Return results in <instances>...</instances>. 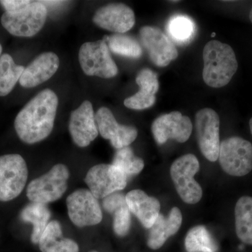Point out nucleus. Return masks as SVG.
<instances>
[{"label":"nucleus","instance_id":"obj_1","mask_svg":"<svg viewBox=\"0 0 252 252\" xmlns=\"http://www.w3.org/2000/svg\"><path fill=\"white\" fill-rule=\"evenodd\" d=\"M58 105L57 94L51 89H45L36 94L15 119V130L18 137L30 144L46 139L54 128Z\"/></svg>","mask_w":252,"mask_h":252},{"label":"nucleus","instance_id":"obj_2","mask_svg":"<svg viewBox=\"0 0 252 252\" xmlns=\"http://www.w3.org/2000/svg\"><path fill=\"white\" fill-rule=\"evenodd\" d=\"M203 80L207 86L221 88L231 81L238 64L231 46L220 41L207 43L203 49Z\"/></svg>","mask_w":252,"mask_h":252},{"label":"nucleus","instance_id":"obj_3","mask_svg":"<svg viewBox=\"0 0 252 252\" xmlns=\"http://www.w3.org/2000/svg\"><path fill=\"white\" fill-rule=\"evenodd\" d=\"M46 17L47 9L42 1H31V4L18 11H5L1 23L12 35L31 37L42 29Z\"/></svg>","mask_w":252,"mask_h":252},{"label":"nucleus","instance_id":"obj_4","mask_svg":"<svg viewBox=\"0 0 252 252\" xmlns=\"http://www.w3.org/2000/svg\"><path fill=\"white\" fill-rule=\"evenodd\" d=\"M69 169L63 164L54 165L45 175L28 186L27 197L32 203L46 204L59 200L67 189Z\"/></svg>","mask_w":252,"mask_h":252},{"label":"nucleus","instance_id":"obj_5","mask_svg":"<svg viewBox=\"0 0 252 252\" xmlns=\"http://www.w3.org/2000/svg\"><path fill=\"white\" fill-rule=\"evenodd\" d=\"M199 170L198 158L190 154L177 158L170 167V175L176 190L186 203H198L203 196L201 187L194 180Z\"/></svg>","mask_w":252,"mask_h":252},{"label":"nucleus","instance_id":"obj_6","mask_svg":"<svg viewBox=\"0 0 252 252\" xmlns=\"http://www.w3.org/2000/svg\"><path fill=\"white\" fill-rule=\"evenodd\" d=\"M219 160L225 173L243 177L252 170V144L240 137H232L220 143Z\"/></svg>","mask_w":252,"mask_h":252},{"label":"nucleus","instance_id":"obj_7","mask_svg":"<svg viewBox=\"0 0 252 252\" xmlns=\"http://www.w3.org/2000/svg\"><path fill=\"white\" fill-rule=\"evenodd\" d=\"M28 170L26 160L19 154L0 157V201L17 198L26 187Z\"/></svg>","mask_w":252,"mask_h":252},{"label":"nucleus","instance_id":"obj_8","mask_svg":"<svg viewBox=\"0 0 252 252\" xmlns=\"http://www.w3.org/2000/svg\"><path fill=\"white\" fill-rule=\"evenodd\" d=\"M79 61L87 75L110 79L118 74V67L113 61L105 39L84 43L79 52Z\"/></svg>","mask_w":252,"mask_h":252},{"label":"nucleus","instance_id":"obj_9","mask_svg":"<svg viewBox=\"0 0 252 252\" xmlns=\"http://www.w3.org/2000/svg\"><path fill=\"white\" fill-rule=\"evenodd\" d=\"M84 181L89 190L98 200L125 189L127 177L112 164H99L91 167Z\"/></svg>","mask_w":252,"mask_h":252},{"label":"nucleus","instance_id":"obj_10","mask_svg":"<svg viewBox=\"0 0 252 252\" xmlns=\"http://www.w3.org/2000/svg\"><path fill=\"white\" fill-rule=\"evenodd\" d=\"M220 125V117L213 109H200L195 115V130L200 152L211 162L219 158Z\"/></svg>","mask_w":252,"mask_h":252},{"label":"nucleus","instance_id":"obj_11","mask_svg":"<svg viewBox=\"0 0 252 252\" xmlns=\"http://www.w3.org/2000/svg\"><path fill=\"white\" fill-rule=\"evenodd\" d=\"M68 215L74 225L82 227L98 224L102 212L98 200L87 189H78L67 198Z\"/></svg>","mask_w":252,"mask_h":252},{"label":"nucleus","instance_id":"obj_12","mask_svg":"<svg viewBox=\"0 0 252 252\" xmlns=\"http://www.w3.org/2000/svg\"><path fill=\"white\" fill-rule=\"evenodd\" d=\"M192 130L190 119L177 111L160 116L152 126L154 139L158 144H165L170 139L184 143L189 140Z\"/></svg>","mask_w":252,"mask_h":252},{"label":"nucleus","instance_id":"obj_13","mask_svg":"<svg viewBox=\"0 0 252 252\" xmlns=\"http://www.w3.org/2000/svg\"><path fill=\"white\" fill-rule=\"evenodd\" d=\"M140 34L151 61L158 67H166L178 57V51L173 43L158 28L144 26L141 28Z\"/></svg>","mask_w":252,"mask_h":252},{"label":"nucleus","instance_id":"obj_14","mask_svg":"<svg viewBox=\"0 0 252 252\" xmlns=\"http://www.w3.org/2000/svg\"><path fill=\"white\" fill-rule=\"evenodd\" d=\"M95 122L101 136L110 141L118 150L128 147L137 138V129L133 126L119 124L108 108L101 107L97 110Z\"/></svg>","mask_w":252,"mask_h":252},{"label":"nucleus","instance_id":"obj_15","mask_svg":"<svg viewBox=\"0 0 252 252\" xmlns=\"http://www.w3.org/2000/svg\"><path fill=\"white\" fill-rule=\"evenodd\" d=\"M69 130L74 143L79 147H88L98 135L95 115L89 100L84 101L71 114Z\"/></svg>","mask_w":252,"mask_h":252},{"label":"nucleus","instance_id":"obj_16","mask_svg":"<svg viewBox=\"0 0 252 252\" xmlns=\"http://www.w3.org/2000/svg\"><path fill=\"white\" fill-rule=\"evenodd\" d=\"M93 21L102 29L123 34L133 27L135 16L127 5L113 3L99 8L94 14Z\"/></svg>","mask_w":252,"mask_h":252},{"label":"nucleus","instance_id":"obj_17","mask_svg":"<svg viewBox=\"0 0 252 252\" xmlns=\"http://www.w3.org/2000/svg\"><path fill=\"white\" fill-rule=\"evenodd\" d=\"M60 61L53 52L43 53L25 68L20 79V84L24 88H34L49 80L57 72Z\"/></svg>","mask_w":252,"mask_h":252},{"label":"nucleus","instance_id":"obj_18","mask_svg":"<svg viewBox=\"0 0 252 252\" xmlns=\"http://www.w3.org/2000/svg\"><path fill=\"white\" fill-rule=\"evenodd\" d=\"M126 199L131 213L138 219L144 228L150 229L160 215L158 200L149 196L140 189L131 190L126 195Z\"/></svg>","mask_w":252,"mask_h":252},{"label":"nucleus","instance_id":"obj_19","mask_svg":"<svg viewBox=\"0 0 252 252\" xmlns=\"http://www.w3.org/2000/svg\"><path fill=\"white\" fill-rule=\"evenodd\" d=\"M136 83L140 86V91L124 100L127 108L143 110L152 107L156 102V94L159 84L157 74L149 69H143L136 77Z\"/></svg>","mask_w":252,"mask_h":252},{"label":"nucleus","instance_id":"obj_20","mask_svg":"<svg viewBox=\"0 0 252 252\" xmlns=\"http://www.w3.org/2000/svg\"><path fill=\"white\" fill-rule=\"evenodd\" d=\"M182 223V215L178 207H173L167 217L159 215L150 228L147 245L152 250H158L167 239L180 230Z\"/></svg>","mask_w":252,"mask_h":252},{"label":"nucleus","instance_id":"obj_21","mask_svg":"<svg viewBox=\"0 0 252 252\" xmlns=\"http://www.w3.org/2000/svg\"><path fill=\"white\" fill-rule=\"evenodd\" d=\"M38 244L42 252H79L75 241L63 237L62 227L58 220L49 222Z\"/></svg>","mask_w":252,"mask_h":252},{"label":"nucleus","instance_id":"obj_22","mask_svg":"<svg viewBox=\"0 0 252 252\" xmlns=\"http://www.w3.org/2000/svg\"><path fill=\"white\" fill-rule=\"evenodd\" d=\"M20 218L25 223H30L33 225L31 241L38 244L49 223L51 212L47 205L44 204L31 203L23 209Z\"/></svg>","mask_w":252,"mask_h":252},{"label":"nucleus","instance_id":"obj_23","mask_svg":"<svg viewBox=\"0 0 252 252\" xmlns=\"http://www.w3.org/2000/svg\"><path fill=\"white\" fill-rule=\"evenodd\" d=\"M235 231L243 243L252 245V198L243 196L235 207Z\"/></svg>","mask_w":252,"mask_h":252},{"label":"nucleus","instance_id":"obj_24","mask_svg":"<svg viewBox=\"0 0 252 252\" xmlns=\"http://www.w3.org/2000/svg\"><path fill=\"white\" fill-rule=\"evenodd\" d=\"M24 70L25 67L17 65L10 55L0 57V96L4 97L12 91Z\"/></svg>","mask_w":252,"mask_h":252},{"label":"nucleus","instance_id":"obj_25","mask_svg":"<svg viewBox=\"0 0 252 252\" xmlns=\"http://www.w3.org/2000/svg\"><path fill=\"white\" fill-rule=\"evenodd\" d=\"M195 25L191 18L184 15L172 16L167 25V31L172 40L185 46L191 41L195 34Z\"/></svg>","mask_w":252,"mask_h":252},{"label":"nucleus","instance_id":"obj_26","mask_svg":"<svg viewBox=\"0 0 252 252\" xmlns=\"http://www.w3.org/2000/svg\"><path fill=\"white\" fill-rule=\"evenodd\" d=\"M185 248L188 252H216L217 243L204 225L191 228L185 238Z\"/></svg>","mask_w":252,"mask_h":252},{"label":"nucleus","instance_id":"obj_27","mask_svg":"<svg viewBox=\"0 0 252 252\" xmlns=\"http://www.w3.org/2000/svg\"><path fill=\"white\" fill-rule=\"evenodd\" d=\"M104 39L108 42L109 49L115 54L132 59H139L142 56V48L131 36L117 34Z\"/></svg>","mask_w":252,"mask_h":252},{"label":"nucleus","instance_id":"obj_28","mask_svg":"<svg viewBox=\"0 0 252 252\" xmlns=\"http://www.w3.org/2000/svg\"><path fill=\"white\" fill-rule=\"evenodd\" d=\"M112 165L119 167L128 177L140 173L143 170L144 162L142 158L135 156L132 149L126 147L117 151Z\"/></svg>","mask_w":252,"mask_h":252},{"label":"nucleus","instance_id":"obj_29","mask_svg":"<svg viewBox=\"0 0 252 252\" xmlns=\"http://www.w3.org/2000/svg\"><path fill=\"white\" fill-rule=\"evenodd\" d=\"M130 211L127 203L118 207L112 212L113 229L119 237H124L129 233L131 225Z\"/></svg>","mask_w":252,"mask_h":252},{"label":"nucleus","instance_id":"obj_30","mask_svg":"<svg viewBox=\"0 0 252 252\" xmlns=\"http://www.w3.org/2000/svg\"><path fill=\"white\" fill-rule=\"evenodd\" d=\"M126 203H127L125 195L123 193L116 192L103 199L102 206L106 212L112 214L114 210Z\"/></svg>","mask_w":252,"mask_h":252},{"label":"nucleus","instance_id":"obj_31","mask_svg":"<svg viewBox=\"0 0 252 252\" xmlns=\"http://www.w3.org/2000/svg\"><path fill=\"white\" fill-rule=\"evenodd\" d=\"M31 1L28 0H2L0 4L4 8L5 11H16L26 7L31 4Z\"/></svg>","mask_w":252,"mask_h":252},{"label":"nucleus","instance_id":"obj_32","mask_svg":"<svg viewBox=\"0 0 252 252\" xmlns=\"http://www.w3.org/2000/svg\"><path fill=\"white\" fill-rule=\"evenodd\" d=\"M250 131H251V133L252 135V118L250 119Z\"/></svg>","mask_w":252,"mask_h":252},{"label":"nucleus","instance_id":"obj_33","mask_svg":"<svg viewBox=\"0 0 252 252\" xmlns=\"http://www.w3.org/2000/svg\"><path fill=\"white\" fill-rule=\"evenodd\" d=\"M250 21H251V22L252 23V9H251V11H250Z\"/></svg>","mask_w":252,"mask_h":252},{"label":"nucleus","instance_id":"obj_34","mask_svg":"<svg viewBox=\"0 0 252 252\" xmlns=\"http://www.w3.org/2000/svg\"><path fill=\"white\" fill-rule=\"evenodd\" d=\"M1 52H2V46L0 44V55H1Z\"/></svg>","mask_w":252,"mask_h":252},{"label":"nucleus","instance_id":"obj_35","mask_svg":"<svg viewBox=\"0 0 252 252\" xmlns=\"http://www.w3.org/2000/svg\"><path fill=\"white\" fill-rule=\"evenodd\" d=\"M90 252H97V251H94H94H91Z\"/></svg>","mask_w":252,"mask_h":252}]
</instances>
